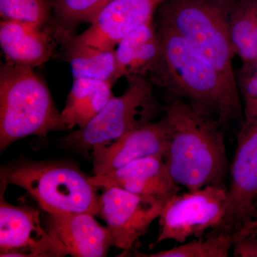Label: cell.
<instances>
[{"label":"cell","mask_w":257,"mask_h":257,"mask_svg":"<svg viewBox=\"0 0 257 257\" xmlns=\"http://www.w3.org/2000/svg\"><path fill=\"white\" fill-rule=\"evenodd\" d=\"M214 1L217 2V3L225 5V6L228 7V8H233L234 5L240 0H214Z\"/></svg>","instance_id":"603a6c76"},{"label":"cell","mask_w":257,"mask_h":257,"mask_svg":"<svg viewBox=\"0 0 257 257\" xmlns=\"http://www.w3.org/2000/svg\"><path fill=\"white\" fill-rule=\"evenodd\" d=\"M69 131L50 89L30 67L0 65V152L21 139Z\"/></svg>","instance_id":"3957f363"},{"label":"cell","mask_w":257,"mask_h":257,"mask_svg":"<svg viewBox=\"0 0 257 257\" xmlns=\"http://www.w3.org/2000/svg\"><path fill=\"white\" fill-rule=\"evenodd\" d=\"M256 28H257V1H256Z\"/></svg>","instance_id":"d4e9b609"},{"label":"cell","mask_w":257,"mask_h":257,"mask_svg":"<svg viewBox=\"0 0 257 257\" xmlns=\"http://www.w3.org/2000/svg\"><path fill=\"white\" fill-rule=\"evenodd\" d=\"M251 224H253V226H254L255 228L257 229V208L256 207V210H255L254 214H253V216L252 217V219L251 220Z\"/></svg>","instance_id":"cb8c5ba5"},{"label":"cell","mask_w":257,"mask_h":257,"mask_svg":"<svg viewBox=\"0 0 257 257\" xmlns=\"http://www.w3.org/2000/svg\"><path fill=\"white\" fill-rule=\"evenodd\" d=\"M155 25L162 55L149 79L152 84L188 101L223 126L237 120L243 121L241 99L230 92L212 64L168 25L157 20Z\"/></svg>","instance_id":"7a4b0ae2"},{"label":"cell","mask_w":257,"mask_h":257,"mask_svg":"<svg viewBox=\"0 0 257 257\" xmlns=\"http://www.w3.org/2000/svg\"><path fill=\"white\" fill-rule=\"evenodd\" d=\"M154 20L130 32L116 45L118 79L131 76L150 79L155 72L160 62L162 46Z\"/></svg>","instance_id":"2e32d148"},{"label":"cell","mask_w":257,"mask_h":257,"mask_svg":"<svg viewBox=\"0 0 257 257\" xmlns=\"http://www.w3.org/2000/svg\"><path fill=\"white\" fill-rule=\"evenodd\" d=\"M112 0H49L56 28L64 36L82 23L94 21Z\"/></svg>","instance_id":"44dd1931"},{"label":"cell","mask_w":257,"mask_h":257,"mask_svg":"<svg viewBox=\"0 0 257 257\" xmlns=\"http://www.w3.org/2000/svg\"><path fill=\"white\" fill-rule=\"evenodd\" d=\"M237 135L227 187L229 207L225 229L234 232L252 219L257 199V111L243 117Z\"/></svg>","instance_id":"ba28073f"},{"label":"cell","mask_w":257,"mask_h":257,"mask_svg":"<svg viewBox=\"0 0 257 257\" xmlns=\"http://www.w3.org/2000/svg\"><path fill=\"white\" fill-rule=\"evenodd\" d=\"M1 179L21 187L48 214H99L100 197L77 166L58 161H21L1 168Z\"/></svg>","instance_id":"277c9868"},{"label":"cell","mask_w":257,"mask_h":257,"mask_svg":"<svg viewBox=\"0 0 257 257\" xmlns=\"http://www.w3.org/2000/svg\"><path fill=\"white\" fill-rule=\"evenodd\" d=\"M48 25L1 20L0 47L6 62L34 69L50 60L55 40Z\"/></svg>","instance_id":"9a60e30c"},{"label":"cell","mask_w":257,"mask_h":257,"mask_svg":"<svg viewBox=\"0 0 257 257\" xmlns=\"http://www.w3.org/2000/svg\"><path fill=\"white\" fill-rule=\"evenodd\" d=\"M62 120L69 131L82 127L96 116L113 97V83L87 78H73Z\"/></svg>","instance_id":"e0dca14e"},{"label":"cell","mask_w":257,"mask_h":257,"mask_svg":"<svg viewBox=\"0 0 257 257\" xmlns=\"http://www.w3.org/2000/svg\"><path fill=\"white\" fill-rule=\"evenodd\" d=\"M2 20L50 25L52 10L49 0H0Z\"/></svg>","instance_id":"7402d4cb"},{"label":"cell","mask_w":257,"mask_h":257,"mask_svg":"<svg viewBox=\"0 0 257 257\" xmlns=\"http://www.w3.org/2000/svg\"><path fill=\"white\" fill-rule=\"evenodd\" d=\"M232 8L214 0H167L156 19L187 40L216 69L230 92L241 99L233 69L234 53L229 32Z\"/></svg>","instance_id":"5b68a950"},{"label":"cell","mask_w":257,"mask_h":257,"mask_svg":"<svg viewBox=\"0 0 257 257\" xmlns=\"http://www.w3.org/2000/svg\"><path fill=\"white\" fill-rule=\"evenodd\" d=\"M168 126L163 159L176 183L188 191L224 184L229 163L222 124L177 98L164 109Z\"/></svg>","instance_id":"6da1fadb"},{"label":"cell","mask_w":257,"mask_h":257,"mask_svg":"<svg viewBox=\"0 0 257 257\" xmlns=\"http://www.w3.org/2000/svg\"><path fill=\"white\" fill-rule=\"evenodd\" d=\"M66 58L73 78L96 79L113 84L119 79L114 48L68 43Z\"/></svg>","instance_id":"ac0fdd59"},{"label":"cell","mask_w":257,"mask_h":257,"mask_svg":"<svg viewBox=\"0 0 257 257\" xmlns=\"http://www.w3.org/2000/svg\"><path fill=\"white\" fill-rule=\"evenodd\" d=\"M233 246V233L224 230H214L204 237L158 252L143 253L135 248L122 254L139 257H226Z\"/></svg>","instance_id":"ffe728a7"},{"label":"cell","mask_w":257,"mask_h":257,"mask_svg":"<svg viewBox=\"0 0 257 257\" xmlns=\"http://www.w3.org/2000/svg\"><path fill=\"white\" fill-rule=\"evenodd\" d=\"M104 190L100 196L99 214L110 231L113 246L124 252L131 251L152 223L158 219L166 201L117 187Z\"/></svg>","instance_id":"30bf717a"},{"label":"cell","mask_w":257,"mask_h":257,"mask_svg":"<svg viewBox=\"0 0 257 257\" xmlns=\"http://www.w3.org/2000/svg\"><path fill=\"white\" fill-rule=\"evenodd\" d=\"M47 230L72 256H106L113 246L109 228L89 213L49 214Z\"/></svg>","instance_id":"5bb4252c"},{"label":"cell","mask_w":257,"mask_h":257,"mask_svg":"<svg viewBox=\"0 0 257 257\" xmlns=\"http://www.w3.org/2000/svg\"><path fill=\"white\" fill-rule=\"evenodd\" d=\"M89 181L98 189L117 187L165 201L182 189L171 177L162 155L133 161L105 175L91 176Z\"/></svg>","instance_id":"4fadbf2b"},{"label":"cell","mask_w":257,"mask_h":257,"mask_svg":"<svg viewBox=\"0 0 257 257\" xmlns=\"http://www.w3.org/2000/svg\"><path fill=\"white\" fill-rule=\"evenodd\" d=\"M229 198L224 184L177 194L166 201L159 216L158 236L154 245L166 240L186 242L207 231L225 230Z\"/></svg>","instance_id":"52a82bcc"},{"label":"cell","mask_w":257,"mask_h":257,"mask_svg":"<svg viewBox=\"0 0 257 257\" xmlns=\"http://www.w3.org/2000/svg\"><path fill=\"white\" fill-rule=\"evenodd\" d=\"M257 0H240L230 12L229 32L234 55L250 65L257 60Z\"/></svg>","instance_id":"d6986e66"},{"label":"cell","mask_w":257,"mask_h":257,"mask_svg":"<svg viewBox=\"0 0 257 257\" xmlns=\"http://www.w3.org/2000/svg\"><path fill=\"white\" fill-rule=\"evenodd\" d=\"M8 184L1 179L0 256L62 257L65 250L43 229L40 211L5 201Z\"/></svg>","instance_id":"9c48e42d"},{"label":"cell","mask_w":257,"mask_h":257,"mask_svg":"<svg viewBox=\"0 0 257 257\" xmlns=\"http://www.w3.org/2000/svg\"><path fill=\"white\" fill-rule=\"evenodd\" d=\"M126 79L127 87L122 94L111 97L87 124L72 130L64 139L62 146L66 150L84 155L155 121L161 106L151 81L143 76Z\"/></svg>","instance_id":"8992f818"},{"label":"cell","mask_w":257,"mask_h":257,"mask_svg":"<svg viewBox=\"0 0 257 257\" xmlns=\"http://www.w3.org/2000/svg\"><path fill=\"white\" fill-rule=\"evenodd\" d=\"M167 0H112L80 35L69 39L72 45L114 48L120 40L138 27L155 19Z\"/></svg>","instance_id":"8fae6325"},{"label":"cell","mask_w":257,"mask_h":257,"mask_svg":"<svg viewBox=\"0 0 257 257\" xmlns=\"http://www.w3.org/2000/svg\"><path fill=\"white\" fill-rule=\"evenodd\" d=\"M168 137L165 116L93 149V175H105L133 161L162 155Z\"/></svg>","instance_id":"7c38bea8"}]
</instances>
